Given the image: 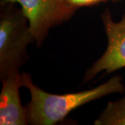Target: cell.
Here are the masks:
<instances>
[{
  "instance_id": "5",
  "label": "cell",
  "mask_w": 125,
  "mask_h": 125,
  "mask_svg": "<svg viewBox=\"0 0 125 125\" xmlns=\"http://www.w3.org/2000/svg\"><path fill=\"white\" fill-rule=\"evenodd\" d=\"M21 76L19 70L10 73L1 81L0 93V125H26L29 124L27 108L23 106L20 88Z\"/></svg>"
},
{
  "instance_id": "3",
  "label": "cell",
  "mask_w": 125,
  "mask_h": 125,
  "mask_svg": "<svg viewBox=\"0 0 125 125\" xmlns=\"http://www.w3.org/2000/svg\"><path fill=\"white\" fill-rule=\"evenodd\" d=\"M4 4L20 6L38 47H42L52 28L67 22L78 9L65 0H1Z\"/></svg>"
},
{
  "instance_id": "6",
  "label": "cell",
  "mask_w": 125,
  "mask_h": 125,
  "mask_svg": "<svg viewBox=\"0 0 125 125\" xmlns=\"http://www.w3.org/2000/svg\"><path fill=\"white\" fill-rule=\"evenodd\" d=\"M94 125H125V96L115 102H110Z\"/></svg>"
},
{
  "instance_id": "8",
  "label": "cell",
  "mask_w": 125,
  "mask_h": 125,
  "mask_svg": "<svg viewBox=\"0 0 125 125\" xmlns=\"http://www.w3.org/2000/svg\"><path fill=\"white\" fill-rule=\"evenodd\" d=\"M108 1H112V2H116V1H121V0H103L104 2Z\"/></svg>"
},
{
  "instance_id": "2",
  "label": "cell",
  "mask_w": 125,
  "mask_h": 125,
  "mask_svg": "<svg viewBox=\"0 0 125 125\" xmlns=\"http://www.w3.org/2000/svg\"><path fill=\"white\" fill-rule=\"evenodd\" d=\"M35 42L27 18L15 4H1L0 80L27 62V47Z\"/></svg>"
},
{
  "instance_id": "4",
  "label": "cell",
  "mask_w": 125,
  "mask_h": 125,
  "mask_svg": "<svg viewBox=\"0 0 125 125\" xmlns=\"http://www.w3.org/2000/svg\"><path fill=\"white\" fill-rule=\"evenodd\" d=\"M101 19L107 36V48L86 71L83 83L92 80L102 71L111 74L125 67V13L119 22H115L110 10L106 9Z\"/></svg>"
},
{
  "instance_id": "1",
  "label": "cell",
  "mask_w": 125,
  "mask_h": 125,
  "mask_svg": "<svg viewBox=\"0 0 125 125\" xmlns=\"http://www.w3.org/2000/svg\"><path fill=\"white\" fill-rule=\"evenodd\" d=\"M21 84L31 94L26 108L29 124L32 125H56L62 122L73 110L85 104L111 94L123 93L125 90L120 76H113L93 89L63 94L45 92L33 83L31 75L27 72L22 74Z\"/></svg>"
},
{
  "instance_id": "7",
  "label": "cell",
  "mask_w": 125,
  "mask_h": 125,
  "mask_svg": "<svg viewBox=\"0 0 125 125\" xmlns=\"http://www.w3.org/2000/svg\"><path fill=\"white\" fill-rule=\"evenodd\" d=\"M69 4L79 9L80 7H85V6H93L104 2L103 0H65Z\"/></svg>"
}]
</instances>
